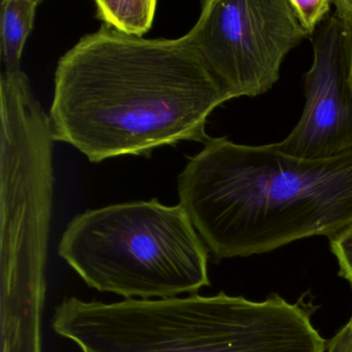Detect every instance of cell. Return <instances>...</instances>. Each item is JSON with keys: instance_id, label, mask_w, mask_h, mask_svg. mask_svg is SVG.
Returning <instances> with one entry per match:
<instances>
[{"instance_id": "obj_1", "label": "cell", "mask_w": 352, "mask_h": 352, "mask_svg": "<svg viewBox=\"0 0 352 352\" xmlns=\"http://www.w3.org/2000/svg\"><path fill=\"white\" fill-rule=\"evenodd\" d=\"M226 102L187 34L146 40L104 24L59 59L49 117L55 141L98 164L205 144L208 119Z\"/></svg>"}, {"instance_id": "obj_2", "label": "cell", "mask_w": 352, "mask_h": 352, "mask_svg": "<svg viewBox=\"0 0 352 352\" xmlns=\"http://www.w3.org/2000/svg\"><path fill=\"white\" fill-rule=\"evenodd\" d=\"M179 205L217 261L352 226V149L322 160L210 138L178 177Z\"/></svg>"}, {"instance_id": "obj_3", "label": "cell", "mask_w": 352, "mask_h": 352, "mask_svg": "<svg viewBox=\"0 0 352 352\" xmlns=\"http://www.w3.org/2000/svg\"><path fill=\"white\" fill-rule=\"evenodd\" d=\"M309 305L189 294L104 302L67 296L52 327L83 352H325Z\"/></svg>"}, {"instance_id": "obj_4", "label": "cell", "mask_w": 352, "mask_h": 352, "mask_svg": "<svg viewBox=\"0 0 352 352\" xmlns=\"http://www.w3.org/2000/svg\"><path fill=\"white\" fill-rule=\"evenodd\" d=\"M58 254L86 285L124 300H164L210 286L209 249L180 205L157 199L75 216Z\"/></svg>"}, {"instance_id": "obj_5", "label": "cell", "mask_w": 352, "mask_h": 352, "mask_svg": "<svg viewBox=\"0 0 352 352\" xmlns=\"http://www.w3.org/2000/svg\"><path fill=\"white\" fill-rule=\"evenodd\" d=\"M187 36L228 100L272 89L288 53L309 38L290 0H205Z\"/></svg>"}, {"instance_id": "obj_6", "label": "cell", "mask_w": 352, "mask_h": 352, "mask_svg": "<svg viewBox=\"0 0 352 352\" xmlns=\"http://www.w3.org/2000/svg\"><path fill=\"white\" fill-rule=\"evenodd\" d=\"M309 38L313 63L305 75L304 111L277 147L306 160L352 149V16L343 0Z\"/></svg>"}, {"instance_id": "obj_7", "label": "cell", "mask_w": 352, "mask_h": 352, "mask_svg": "<svg viewBox=\"0 0 352 352\" xmlns=\"http://www.w3.org/2000/svg\"><path fill=\"white\" fill-rule=\"evenodd\" d=\"M50 219L0 217L1 352H42Z\"/></svg>"}, {"instance_id": "obj_8", "label": "cell", "mask_w": 352, "mask_h": 352, "mask_svg": "<svg viewBox=\"0 0 352 352\" xmlns=\"http://www.w3.org/2000/svg\"><path fill=\"white\" fill-rule=\"evenodd\" d=\"M40 0H3L0 3V54L3 71H21V59L36 21Z\"/></svg>"}, {"instance_id": "obj_9", "label": "cell", "mask_w": 352, "mask_h": 352, "mask_svg": "<svg viewBox=\"0 0 352 352\" xmlns=\"http://www.w3.org/2000/svg\"><path fill=\"white\" fill-rule=\"evenodd\" d=\"M96 18L125 36L143 38L155 18V0H96Z\"/></svg>"}, {"instance_id": "obj_10", "label": "cell", "mask_w": 352, "mask_h": 352, "mask_svg": "<svg viewBox=\"0 0 352 352\" xmlns=\"http://www.w3.org/2000/svg\"><path fill=\"white\" fill-rule=\"evenodd\" d=\"M290 3L309 38L327 19L333 7V0H290Z\"/></svg>"}, {"instance_id": "obj_11", "label": "cell", "mask_w": 352, "mask_h": 352, "mask_svg": "<svg viewBox=\"0 0 352 352\" xmlns=\"http://www.w3.org/2000/svg\"><path fill=\"white\" fill-rule=\"evenodd\" d=\"M329 244L339 263V275L352 285V226L329 238Z\"/></svg>"}, {"instance_id": "obj_12", "label": "cell", "mask_w": 352, "mask_h": 352, "mask_svg": "<svg viewBox=\"0 0 352 352\" xmlns=\"http://www.w3.org/2000/svg\"><path fill=\"white\" fill-rule=\"evenodd\" d=\"M327 352H352L351 320L327 342Z\"/></svg>"}, {"instance_id": "obj_13", "label": "cell", "mask_w": 352, "mask_h": 352, "mask_svg": "<svg viewBox=\"0 0 352 352\" xmlns=\"http://www.w3.org/2000/svg\"><path fill=\"white\" fill-rule=\"evenodd\" d=\"M343 3L347 8L348 11L350 12L352 16V0H343Z\"/></svg>"}, {"instance_id": "obj_14", "label": "cell", "mask_w": 352, "mask_h": 352, "mask_svg": "<svg viewBox=\"0 0 352 352\" xmlns=\"http://www.w3.org/2000/svg\"><path fill=\"white\" fill-rule=\"evenodd\" d=\"M351 321H352V318H351Z\"/></svg>"}]
</instances>
